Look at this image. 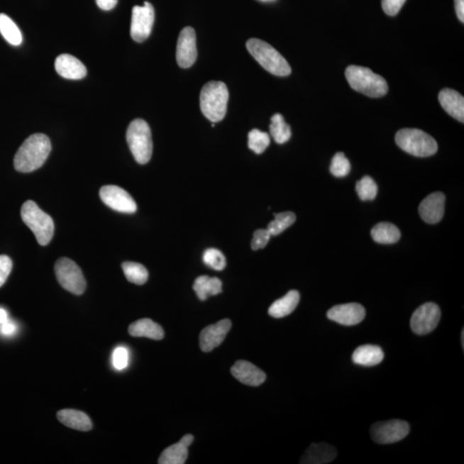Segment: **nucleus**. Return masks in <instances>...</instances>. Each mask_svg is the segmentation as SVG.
<instances>
[{
	"mask_svg": "<svg viewBox=\"0 0 464 464\" xmlns=\"http://www.w3.org/2000/svg\"><path fill=\"white\" fill-rule=\"evenodd\" d=\"M51 149L50 138L43 133L33 134L24 140L16 153L15 169L22 173L35 172L46 162Z\"/></svg>",
	"mask_w": 464,
	"mask_h": 464,
	"instance_id": "obj_1",
	"label": "nucleus"
},
{
	"mask_svg": "<svg viewBox=\"0 0 464 464\" xmlns=\"http://www.w3.org/2000/svg\"><path fill=\"white\" fill-rule=\"evenodd\" d=\"M229 92L225 83L210 81L203 87L199 96V105L203 115L216 123L225 118Z\"/></svg>",
	"mask_w": 464,
	"mask_h": 464,
	"instance_id": "obj_2",
	"label": "nucleus"
},
{
	"mask_svg": "<svg viewBox=\"0 0 464 464\" xmlns=\"http://www.w3.org/2000/svg\"><path fill=\"white\" fill-rule=\"evenodd\" d=\"M246 47L254 59L268 72L279 77L291 74L290 65L270 44L260 39L252 38L248 40Z\"/></svg>",
	"mask_w": 464,
	"mask_h": 464,
	"instance_id": "obj_3",
	"label": "nucleus"
},
{
	"mask_svg": "<svg viewBox=\"0 0 464 464\" xmlns=\"http://www.w3.org/2000/svg\"><path fill=\"white\" fill-rule=\"evenodd\" d=\"M350 87L354 91L370 97H381L388 92V84L384 77L370 69L360 66H349L345 72Z\"/></svg>",
	"mask_w": 464,
	"mask_h": 464,
	"instance_id": "obj_4",
	"label": "nucleus"
},
{
	"mask_svg": "<svg viewBox=\"0 0 464 464\" xmlns=\"http://www.w3.org/2000/svg\"><path fill=\"white\" fill-rule=\"evenodd\" d=\"M21 217L24 223L33 232L40 245L46 246L51 242L55 232L54 221L35 202L28 201L23 203Z\"/></svg>",
	"mask_w": 464,
	"mask_h": 464,
	"instance_id": "obj_5",
	"label": "nucleus"
},
{
	"mask_svg": "<svg viewBox=\"0 0 464 464\" xmlns=\"http://www.w3.org/2000/svg\"><path fill=\"white\" fill-rule=\"evenodd\" d=\"M127 141L138 164H148L153 150L152 132L148 122L142 119L133 121L128 126Z\"/></svg>",
	"mask_w": 464,
	"mask_h": 464,
	"instance_id": "obj_6",
	"label": "nucleus"
},
{
	"mask_svg": "<svg viewBox=\"0 0 464 464\" xmlns=\"http://www.w3.org/2000/svg\"><path fill=\"white\" fill-rule=\"evenodd\" d=\"M396 142L399 148L415 157L433 156L438 150L436 140L420 129H401L396 134Z\"/></svg>",
	"mask_w": 464,
	"mask_h": 464,
	"instance_id": "obj_7",
	"label": "nucleus"
},
{
	"mask_svg": "<svg viewBox=\"0 0 464 464\" xmlns=\"http://www.w3.org/2000/svg\"><path fill=\"white\" fill-rule=\"evenodd\" d=\"M57 280L64 289L75 295H81L87 288V282L80 267L68 258H60L55 264Z\"/></svg>",
	"mask_w": 464,
	"mask_h": 464,
	"instance_id": "obj_8",
	"label": "nucleus"
},
{
	"mask_svg": "<svg viewBox=\"0 0 464 464\" xmlns=\"http://www.w3.org/2000/svg\"><path fill=\"white\" fill-rule=\"evenodd\" d=\"M410 426L408 422L392 420L377 422L370 429V435L374 441L381 445H389L402 441L408 436Z\"/></svg>",
	"mask_w": 464,
	"mask_h": 464,
	"instance_id": "obj_9",
	"label": "nucleus"
},
{
	"mask_svg": "<svg viewBox=\"0 0 464 464\" xmlns=\"http://www.w3.org/2000/svg\"><path fill=\"white\" fill-rule=\"evenodd\" d=\"M441 319V309L436 304L426 303L414 312L410 326L417 335L424 336L433 331Z\"/></svg>",
	"mask_w": 464,
	"mask_h": 464,
	"instance_id": "obj_10",
	"label": "nucleus"
},
{
	"mask_svg": "<svg viewBox=\"0 0 464 464\" xmlns=\"http://www.w3.org/2000/svg\"><path fill=\"white\" fill-rule=\"evenodd\" d=\"M155 20L154 8L149 2L143 6H134L132 12V38L137 43H143L152 33Z\"/></svg>",
	"mask_w": 464,
	"mask_h": 464,
	"instance_id": "obj_11",
	"label": "nucleus"
},
{
	"mask_svg": "<svg viewBox=\"0 0 464 464\" xmlns=\"http://www.w3.org/2000/svg\"><path fill=\"white\" fill-rule=\"evenodd\" d=\"M100 198L111 209L123 214H134L137 204L127 191L116 185L104 186L100 189Z\"/></svg>",
	"mask_w": 464,
	"mask_h": 464,
	"instance_id": "obj_12",
	"label": "nucleus"
},
{
	"mask_svg": "<svg viewBox=\"0 0 464 464\" xmlns=\"http://www.w3.org/2000/svg\"><path fill=\"white\" fill-rule=\"evenodd\" d=\"M197 55V34L192 27H186L181 31L177 40V61L179 67H192Z\"/></svg>",
	"mask_w": 464,
	"mask_h": 464,
	"instance_id": "obj_13",
	"label": "nucleus"
},
{
	"mask_svg": "<svg viewBox=\"0 0 464 464\" xmlns=\"http://www.w3.org/2000/svg\"><path fill=\"white\" fill-rule=\"evenodd\" d=\"M327 316L329 320L337 324L345 326H353L365 319V309L361 304L357 303L336 305L329 309Z\"/></svg>",
	"mask_w": 464,
	"mask_h": 464,
	"instance_id": "obj_14",
	"label": "nucleus"
},
{
	"mask_svg": "<svg viewBox=\"0 0 464 464\" xmlns=\"http://www.w3.org/2000/svg\"><path fill=\"white\" fill-rule=\"evenodd\" d=\"M231 328V321L223 319L203 329L199 335V347L202 351L209 353L218 348L225 341Z\"/></svg>",
	"mask_w": 464,
	"mask_h": 464,
	"instance_id": "obj_15",
	"label": "nucleus"
},
{
	"mask_svg": "<svg viewBox=\"0 0 464 464\" xmlns=\"http://www.w3.org/2000/svg\"><path fill=\"white\" fill-rule=\"evenodd\" d=\"M446 195L435 192L426 197L419 206V214L427 223H437L441 221L445 214Z\"/></svg>",
	"mask_w": 464,
	"mask_h": 464,
	"instance_id": "obj_16",
	"label": "nucleus"
},
{
	"mask_svg": "<svg viewBox=\"0 0 464 464\" xmlns=\"http://www.w3.org/2000/svg\"><path fill=\"white\" fill-rule=\"evenodd\" d=\"M231 372L242 384L259 386L266 380V374L254 364L245 360H238L232 366Z\"/></svg>",
	"mask_w": 464,
	"mask_h": 464,
	"instance_id": "obj_17",
	"label": "nucleus"
},
{
	"mask_svg": "<svg viewBox=\"0 0 464 464\" xmlns=\"http://www.w3.org/2000/svg\"><path fill=\"white\" fill-rule=\"evenodd\" d=\"M55 67L58 74L67 79H81L87 74L84 65L70 55L64 54L57 57Z\"/></svg>",
	"mask_w": 464,
	"mask_h": 464,
	"instance_id": "obj_18",
	"label": "nucleus"
},
{
	"mask_svg": "<svg viewBox=\"0 0 464 464\" xmlns=\"http://www.w3.org/2000/svg\"><path fill=\"white\" fill-rule=\"evenodd\" d=\"M194 441L193 435L187 434L181 441L170 446L162 451L158 463L160 464H183L188 458V447Z\"/></svg>",
	"mask_w": 464,
	"mask_h": 464,
	"instance_id": "obj_19",
	"label": "nucleus"
},
{
	"mask_svg": "<svg viewBox=\"0 0 464 464\" xmlns=\"http://www.w3.org/2000/svg\"><path fill=\"white\" fill-rule=\"evenodd\" d=\"M337 451L335 447L325 443H312L305 451L300 463L304 464H325L331 463L336 459Z\"/></svg>",
	"mask_w": 464,
	"mask_h": 464,
	"instance_id": "obj_20",
	"label": "nucleus"
},
{
	"mask_svg": "<svg viewBox=\"0 0 464 464\" xmlns=\"http://www.w3.org/2000/svg\"><path fill=\"white\" fill-rule=\"evenodd\" d=\"M438 101L445 111L451 116L463 123L464 99L458 92L451 89H443L439 93Z\"/></svg>",
	"mask_w": 464,
	"mask_h": 464,
	"instance_id": "obj_21",
	"label": "nucleus"
},
{
	"mask_svg": "<svg viewBox=\"0 0 464 464\" xmlns=\"http://www.w3.org/2000/svg\"><path fill=\"white\" fill-rule=\"evenodd\" d=\"M57 418L65 426L79 431L92 429V422L87 414L74 409H63L57 414Z\"/></svg>",
	"mask_w": 464,
	"mask_h": 464,
	"instance_id": "obj_22",
	"label": "nucleus"
},
{
	"mask_svg": "<svg viewBox=\"0 0 464 464\" xmlns=\"http://www.w3.org/2000/svg\"><path fill=\"white\" fill-rule=\"evenodd\" d=\"M300 300V294L298 291L292 290L288 292L283 298L276 300L272 303L268 314L275 319H282V317L290 315L298 306Z\"/></svg>",
	"mask_w": 464,
	"mask_h": 464,
	"instance_id": "obj_23",
	"label": "nucleus"
},
{
	"mask_svg": "<svg viewBox=\"0 0 464 464\" xmlns=\"http://www.w3.org/2000/svg\"><path fill=\"white\" fill-rule=\"evenodd\" d=\"M130 335L134 337H148L160 341L165 336L164 329L153 320L145 319L134 321L128 328Z\"/></svg>",
	"mask_w": 464,
	"mask_h": 464,
	"instance_id": "obj_24",
	"label": "nucleus"
},
{
	"mask_svg": "<svg viewBox=\"0 0 464 464\" xmlns=\"http://www.w3.org/2000/svg\"><path fill=\"white\" fill-rule=\"evenodd\" d=\"M385 353L381 348L374 345H364L358 348L353 354L354 364L363 366H373L380 364Z\"/></svg>",
	"mask_w": 464,
	"mask_h": 464,
	"instance_id": "obj_25",
	"label": "nucleus"
},
{
	"mask_svg": "<svg viewBox=\"0 0 464 464\" xmlns=\"http://www.w3.org/2000/svg\"><path fill=\"white\" fill-rule=\"evenodd\" d=\"M193 289L199 299L205 301L209 296L218 295L222 292V282L215 277L201 275L195 280Z\"/></svg>",
	"mask_w": 464,
	"mask_h": 464,
	"instance_id": "obj_26",
	"label": "nucleus"
},
{
	"mask_svg": "<svg viewBox=\"0 0 464 464\" xmlns=\"http://www.w3.org/2000/svg\"><path fill=\"white\" fill-rule=\"evenodd\" d=\"M370 235L376 243L392 244L401 238V231L392 223L382 222L372 228Z\"/></svg>",
	"mask_w": 464,
	"mask_h": 464,
	"instance_id": "obj_27",
	"label": "nucleus"
},
{
	"mask_svg": "<svg viewBox=\"0 0 464 464\" xmlns=\"http://www.w3.org/2000/svg\"><path fill=\"white\" fill-rule=\"evenodd\" d=\"M0 34L12 46H19L23 42V35L17 24L6 14H0Z\"/></svg>",
	"mask_w": 464,
	"mask_h": 464,
	"instance_id": "obj_28",
	"label": "nucleus"
},
{
	"mask_svg": "<svg viewBox=\"0 0 464 464\" xmlns=\"http://www.w3.org/2000/svg\"><path fill=\"white\" fill-rule=\"evenodd\" d=\"M270 133L276 143L284 144L290 140L292 131L290 126L285 121L280 114H275L271 118Z\"/></svg>",
	"mask_w": 464,
	"mask_h": 464,
	"instance_id": "obj_29",
	"label": "nucleus"
},
{
	"mask_svg": "<svg viewBox=\"0 0 464 464\" xmlns=\"http://www.w3.org/2000/svg\"><path fill=\"white\" fill-rule=\"evenodd\" d=\"M126 278L129 282L144 285L148 282L149 274L148 270L140 263L126 262L122 264Z\"/></svg>",
	"mask_w": 464,
	"mask_h": 464,
	"instance_id": "obj_30",
	"label": "nucleus"
},
{
	"mask_svg": "<svg viewBox=\"0 0 464 464\" xmlns=\"http://www.w3.org/2000/svg\"><path fill=\"white\" fill-rule=\"evenodd\" d=\"M274 221L268 223L267 230L271 236L282 233L285 230L293 225L296 221V215L292 211L275 214Z\"/></svg>",
	"mask_w": 464,
	"mask_h": 464,
	"instance_id": "obj_31",
	"label": "nucleus"
},
{
	"mask_svg": "<svg viewBox=\"0 0 464 464\" xmlns=\"http://www.w3.org/2000/svg\"><path fill=\"white\" fill-rule=\"evenodd\" d=\"M270 145V137L267 133L253 129L249 133V148L256 154H262Z\"/></svg>",
	"mask_w": 464,
	"mask_h": 464,
	"instance_id": "obj_32",
	"label": "nucleus"
},
{
	"mask_svg": "<svg viewBox=\"0 0 464 464\" xmlns=\"http://www.w3.org/2000/svg\"><path fill=\"white\" fill-rule=\"evenodd\" d=\"M356 192L361 201H372L377 194V185L370 177L365 176L356 184Z\"/></svg>",
	"mask_w": 464,
	"mask_h": 464,
	"instance_id": "obj_33",
	"label": "nucleus"
},
{
	"mask_svg": "<svg viewBox=\"0 0 464 464\" xmlns=\"http://www.w3.org/2000/svg\"><path fill=\"white\" fill-rule=\"evenodd\" d=\"M203 262L207 267L214 270L221 271L226 266V259L221 250L217 249H207L203 254Z\"/></svg>",
	"mask_w": 464,
	"mask_h": 464,
	"instance_id": "obj_34",
	"label": "nucleus"
},
{
	"mask_svg": "<svg viewBox=\"0 0 464 464\" xmlns=\"http://www.w3.org/2000/svg\"><path fill=\"white\" fill-rule=\"evenodd\" d=\"M351 170V164L343 153H338L332 158L331 172L336 177H347Z\"/></svg>",
	"mask_w": 464,
	"mask_h": 464,
	"instance_id": "obj_35",
	"label": "nucleus"
},
{
	"mask_svg": "<svg viewBox=\"0 0 464 464\" xmlns=\"http://www.w3.org/2000/svg\"><path fill=\"white\" fill-rule=\"evenodd\" d=\"M113 365L118 370L127 368L129 361V353L128 349L124 347H118L113 353Z\"/></svg>",
	"mask_w": 464,
	"mask_h": 464,
	"instance_id": "obj_36",
	"label": "nucleus"
},
{
	"mask_svg": "<svg viewBox=\"0 0 464 464\" xmlns=\"http://www.w3.org/2000/svg\"><path fill=\"white\" fill-rule=\"evenodd\" d=\"M271 234L267 229H260L255 231L253 235V239L251 242V248L253 250L263 249L270 242Z\"/></svg>",
	"mask_w": 464,
	"mask_h": 464,
	"instance_id": "obj_37",
	"label": "nucleus"
},
{
	"mask_svg": "<svg viewBox=\"0 0 464 464\" xmlns=\"http://www.w3.org/2000/svg\"><path fill=\"white\" fill-rule=\"evenodd\" d=\"M12 270V262L9 256L0 255V287L6 283Z\"/></svg>",
	"mask_w": 464,
	"mask_h": 464,
	"instance_id": "obj_38",
	"label": "nucleus"
},
{
	"mask_svg": "<svg viewBox=\"0 0 464 464\" xmlns=\"http://www.w3.org/2000/svg\"><path fill=\"white\" fill-rule=\"evenodd\" d=\"M405 2L406 0H382V10L387 15L396 16Z\"/></svg>",
	"mask_w": 464,
	"mask_h": 464,
	"instance_id": "obj_39",
	"label": "nucleus"
},
{
	"mask_svg": "<svg viewBox=\"0 0 464 464\" xmlns=\"http://www.w3.org/2000/svg\"><path fill=\"white\" fill-rule=\"evenodd\" d=\"M17 325L8 319L5 323L0 324V333L4 336H11L17 332Z\"/></svg>",
	"mask_w": 464,
	"mask_h": 464,
	"instance_id": "obj_40",
	"label": "nucleus"
},
{
	"mask_svg": "<svg viewBox=\"0 0 464 464\" xmlns=\"http://www.w3.org/2000/svg\"><path fill=\"white\" fill-rule=\"evenodd\" d=\"M96 5L104 11H111L117 5L118 0H96Z\"/></svg>",
	"mask_w": 464,
	"mask_h": 464,
	"instance_id": "obj_41",
	"label": "nucleus"
},
{
	"mask_svg": "<svg viewBox=\"0 0 464 464\" xmlns=\"http://www.w3.org/2000/svg\"><path fill=\"white\" fill-rule=\"evenodd\" d=\"M455 13L462 23H464V0H454Z\"/></svg>",
	"mask_w": 464,
	"mask_h": 464,
	"instance_id": "obj_42",
	"label": "nucleus"
},
{
	"mask_svg": "<svg viewBox=\"0 0 464 464\" xmlns=\"http://www.w3.org/2000/svg\"><path fill=\"white\" fill-rule=\"evenodd\" d=\"M8 319V314L5 309L0 308V324L5 323Z\"/></svg>",
	"mask_w": 464,
	"mask_h": 464,
	"instance_id": "obj_43",
	"label": "nucleus"
},
{
	"mask_svg": "<svg viewBox=\"0 0 464 464\" xmlns=\"http://www.w3.org/2000/svg\"><path fill=\"white\" fill-rule=\"evenodd\" d=\"M461 337H462V347L463 348H464V329H463Z\"/></svg>",
	"mask_w": 464,
	"mask_h": 464,
	"instance_id": "obj_44",
	"label": "nucleus"
},
{
	"mask_svg": "<svg viewBox=\"0 0 464 464\" xmlns=\"http://www.w3.org/2000/svg\"><path fill=\"white\" fill-rule=\"evenodd\" d=\"M263 1H267V0H263Z\"/></svg>",
	"mask_w": 464,
	"mask_h": 464,
	"instance_id": "obj_45",
	"label": "nucleus"
}]
</instances>
